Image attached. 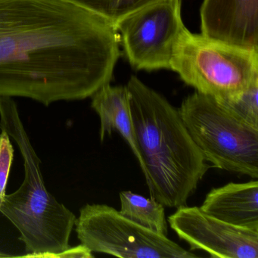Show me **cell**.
Masks as SVG:
<instances>
[{
  "mask_svg": "<svg viewBox=\"0 0 258 258\" xmlns=\"http://www.w3.org/2000/svg\"><path fill=\"white\" fill-rule=\"evenodd\" d=\"M199 208L229 224L258 231L257 180L229 182L213 188Z\"/></svg>",
  "mask_w": 258,
  "mask_h": 258,
  "instance_id": "cell-10",
  "label": "cell"
},
{
  "mask_svg": "<svg viewBox=\"0 0 258 258\" xmlns=\"http://www.w3.org/2000/svg\"><path fill=\"white\" fill-rule=\"evenodd\" d=\"M126 87L151 198L169 208L186 205L209 170L208 162L178 108L137 77Z\"/></svg>",
  "mask_w": 258,
  "mask_h": 258,
  "instance_id": "cell-2",
  "label": "cell"
},
{
  "mask_svg": "<svg viewBox=\"0 0 258 258\" xmlns=\"http://www.w3.org/2000/svg\"><path fill=\"white\" fill-rule=\"evenodd\" d=\"M115 28L134 69H170L173 49L185 28L181 0H159L123 18Z\"/></svg>",
  "mask_w": 258,
  "mask_h": 258,
  "instance_id": "cell-7",
  "label": "cell"
},
{
  "mask_svg": "<svg viewBox=\"0 0 258 258\" xmlns=\"http://www.w3.org/2000/svg\"><path fill=\"white\" fill-rule=\"evenodd\" d=\"M223 102L241 119L258 127V84L250 87L235 100Z\"/></svg>",
  "mask_w": 258,
  "mask_h": 258,
  "instance_id": "cell-14",
  "label": "cell"
},
{
  "mask_svg": "<svg viewBox=\"0 0 258 258\" xmlns=\"http://www.w3.org/2000/svg\"><path fill=\"white\" fill-rule=\"evenodd\" d=\"M108 20L115 26L119 21L159 0H67Z\"/></svg>",
  "mask_w": 258,
  "mask_h": 258,
  "instance_id": "cell-13",
  "label": "cell"
},
{
  "mask_svg": "<svg viewBox=\"0 0 258 258\" xmlns=\"http://www.w3.org/2000/svg\"><path fill=\"white\" fill-rule=\"evenodd\" d=\"M93 252L84 244L68 247L64 251L57 256V258H91L93 257Z\"/></svg>",
  "mask_w": 258,
  "mask_h": 258,
  "instance_id": "cell-16",
  "label": "cell"
},
{
  "mask_svg": "<svg viewBox=\"0 0 258 258\" xmlns=\"http://www.w3.org/2000/svg\"><path fill=\"white\" fill-rule=\"evenodd\" d=\"M200 16L202 35L258 49V0H204Z\"/></svg>",
  "mask_w": 258,
  "mask_h": 258,
  "instance_id": "cell-9",
  "label": "cell"
},
{
  "mask_svg": "<svg viewBox=\"0 0 258 258\" xmlns=\"http://www.w3.org/2000/svg\"><path fill=\"white\" fill-rule=\"evenodd\" d=\"M81 244L92 252L122 258H191L197 255L131 221L112 207L86 205L75 222Z\"/></svg>",
  "mask_w": 258,
  "mask_h": 258,
  "instance_id": "cell-6",
  "label": "cell"
},
{
  "mask_svg": "<svg viewBox=\"0 0 258 258\" xmlns=\"http://www.w3.org/2000/svg\"><path fill=\"white\" fill-rule=\"evenodd\" d=\"M119 196V211L122 215L149 230L167 236V221L162 204L131 191H120Z\"/></svg>",
  "mask_w": 258,
  "mask_h": 258,
  "instance_id": "cell-12",
  "label": "cell"
},
{
  "mask_svg": "<svg viewBox=\"0 0 258 258\" xmlns=\"http://www.w3.org/2000/svg\"><path fill=\"white\" fill-rule=\"evenodd\" d=\"M178 109L207 162L257 179L258 127L224 102L198 92L185 98Z\"/></svg>",
  "mask_w": 258,
  "mask_h": 258,
  "instance_id": "cell-5",
  "label": "cell"
},
{
  "mask_svg": "<svg viewBox=\"0 0 258 258\" xmlns=\"http://www.w3.org/2000/svg\"><path fill=\"white\" fill-rule=\"evenodd\" d=\"M13 255L8 254V253H4V251H2V250H0V258L2 257H12Z\"/></svg>",
  "mask_w": 258,
  "mask_h": 258,
  "instance_id": "cell-17",
  "label": "cell"
},
{
  "mask_svg": "<svg viewBox=\"0 0 258 258\" xmlns=\"http://www.w3.org/2000/svg\"><path fill=\"white\" fill-rule=\"evenodd\" d=\"M14 158L10 137L5 131L0 134V206L7 194V182Z\"/></svg>",
  "mask_w": 258,
  "mask_h": 258,
  "instance_id": "cell-15",
  "label": "cell"
},
{
  "mask_svg": "<svg viewBox=\"0 0 258 258\" xmlns=\"http://www.w3.org/2000/svg\"><path fill=\"white\" fill-rule=\"evenodd\" d=\"M92 98L91 107L100 119V140L117 131L127 143L137 158L142 171L144 170L136 140L131 114L130 96L126 86L113 87L108 84L99 88Z\"/></svg>",
  "mask_w": 258,
  "mask_h": 258,
  "instance_id": "cell-11",
  "label": "cell"
},
{
  "mask_svg": "<svg viewBox=\"0 0 258 258\" xmlns=\"http://www.w3.org/2000/svg\"><path fill=\"white\" fill-rule=\"evenodd\" d=\"M196 92L229 102L258 84V49L191 34L176 42L170 69Z\"/></svg>",
  "mask_w": 258,
  "mask_h": 258,
  "instance_id": "cell-4",
  "label": "cell"
},
{
  "mask_svg": "<svg viewBox=\"0 0 258 258\" xmlns=\"http://www.w3.org/2000/svg\"><path fill=\"white\" fill-rule=\"evenodd\" d=\"M0 129L19 146L25 178L15 192L6 194L0 213L17 228L27 254L22 257L57 258L70 247L76 216L46 189L40 161L11 97L0 96Z\"/></svg>",
  "mask_w": 258,
  "mask_h": 258,
  "instance_id": "cell-3",
  "label": "cell"
},
{
  "mask_svg": "<svg viewBox=\"0 0 258 258\" xmlns=\"http://www.w3.org/2000/svg\"><path fill=\"white\" fill-rule=\"evenodd\" d=\"M119 42L112 23L67 0H0V96L91 97L111 81Z\"/></svg>",
  "mask_w": 258,
  "mask_h": 258,
  "instance_id": "cell-1",
  "label": "cell"
},
{
  "mask_svg": "<svg viewBox=\"0 0 258 258\" xmlns=\"http://www.w3.org/2000/svg\"><path fill=\"white\" fill-rule=\"evenodd\" d=\"M168 223L191 250H204L211 257L258 258V231L229 224L199 207H179Z\"/></svg>",
  "mask_w": 258,
  "mask_h": 258,
  "instance_id": "cell-8",
  "label": "cell"
}]
</instances>
